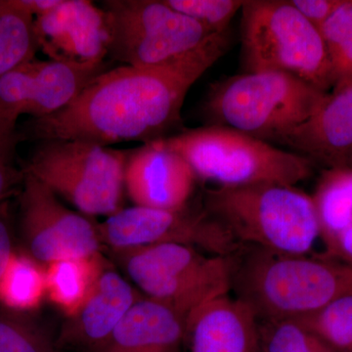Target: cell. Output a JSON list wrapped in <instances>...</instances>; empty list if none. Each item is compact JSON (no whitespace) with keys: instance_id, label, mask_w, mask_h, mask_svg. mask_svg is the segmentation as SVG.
I'll list each match as a JSON object with an SVG mask.
<instances>
[{"instance_id":"obj_1","label":"cell","mask_w":352,"mask_h":352,"mask_svg":"<svg viewBox=\"0 0 352 352\" xmlns=\"http://www.w3.org/2000/svg\"><path fill=\"white\" fill-rule=\"evenodd\" d=\"M203 64L122 66L95 76L59 112L19 126L25 140L73 139L110 146L149 144L182 122L185 97L208 69Z\"/></svg>"},{"instance_id":"obj_2","label":"cell","mask_w":352,"mask_h":352,"mask_svg":"<svg viewBox=\"0 0 352 352\" xmlns=\"http://www.w3.org/2000/svg\"><path fill=\"white\" fill-rule=\"evenodd\" d=\"M252 248L235 256L232 288L258 320H298L352 293V267L346 263Z\"/></svg>"},{"instance_id":"obj_3","label":"cell","mask_w":352,"mask_h":352,"mask_svg":"<svg viewBox=\"0 0 352 352\" xmlns=\"http://www.w3.org/2000/svg\"><path fill=\"white\" fill-rule=\"evenodd\" d=\"M102 8L110 21L108 57L124 66L199 63L210 68L230 44L228 32L208 31L166 0H107Z\"/></svg>"},{"instance_id":"obj_4","label":"cell","mask_w":352,"mask_h":352,"mask_svg":"<svg viewBox=\"0 0 352 352\" xmlns=\"http://www.w3.org/2000/svg\"><path fill=\"white\" fill-rule=\"evenodd\" d=\"M205 210L243 245L307 256L320 237L312 197L296 186L217 187L206 192Z\"/></svg>"},{"instance_id":"obj_5","label":"cell","mask_w":352,"mask_h":352,"mask_svg":"<svg viewBox=\"0 0 352 352\" xmlns=\"http://www.w3.org/2000/svg\"><path fill=\"white\" fill-rule=\"evenodd\" d=\"M327 94L288 74L244 73L210 85L203 113L208 126L230 127L268 143H281L311 117Z\"/></svg>"},{"instance_id":"obj_6","label":"cell","mask_w":352,"mask_h":352,"mask_svg":"<svg viewBox=\"0 0 352 352\" xmlns=\"http://www.w3.org/2000/svg\"><path fill=\"white\" fill-rule=\"evenodd\" d=\"M152 143L180 155L197 178L217 187L259 183L296 186L314 171V164L307 157L230 127L207 124Z\"/></svg>"},{"instance_id":"obj_7","label":"cell","mask_w":352,"mask_h":352,"mask_svg":"<svg viewBox=\"0 0 352 352\" xmlns=\"http://www.w3.org/2000/svg\"><path fill=\"white\" fill-rule=\"evenodd\" d=\"M241 63L244 73L279 72L323 91L333 88L320 32L289 0H247L242 8Z\"/></svg>"},{"instance_id":"obj_8","label":"cell","mask_w":352,"mask_h":352,"mask_svg":"<svg viewBox=\"0 0 352 352\" xmlns=\"http://www.w3.org/2000/svg\"><path fill=\"white\" fill-rule=\"evenodd\" d=\"M129 152L73 139L39 141L23 170L87 217L122 208Z\"/></svg>"},{"instance_id":"obj_9","label":"cell","mask_w":352,"mask_h":352,"mask_svg":"<svg viewBox=\"0 0 352 352\" xmlns=\"http://www.w3.org/2000/svg\"><path fill=\"white\" fill-rule=\"evenodd\" d=\"M126 276L146 298L183 319L232 288L235 256H206L191 245L157 244L115 252Z\"/></svg>"},{"instance_id":"obj_10","label":"cell","mask_w":352,"mask_h":352,"mask_svg":"<svg viewBox=\"0 0 352 352\" xmlns=\"http://www.w3.org/2000/svg\"><path fill=\"white\" fill-rule=\"evenodd\" d=\"M97 228L102 244L113 252L173 243L191 245L212 256H232L243 248L205 208L192 212L187 207L166 210L134 206L120 208L97 224Z\"/></svg>"},{"instance_id":"obj_11","label":"cell","mask_w":352,"mask_h":352,"mask_svg":"<svg viewBox=\"0 0 352 352\" xmlns=\"http://www.w3.org/2000/svg\"><path fill=\"white\" fill-rule=\"evenodd\" d=\"M20 228L27 254L41 265L100 254L97 224L69 210L36 177L25 173L20 194Z\"/></svg>"},{"instance_id":"obj_12","label":"cell","mask_w":352,"mask_h":352,"mask_svg":"<svg viewBox=\"0 0 352 352\" xmlns=\"http://www.w3.org/2000/svg\"><path fill=\"white\" fill-rule=\"evenodd\" d=\"M108 64L78 65L36 58L0 78V115L41 119L69 105Z\"/></svg>"},{"instance_id":"obj_13","label":"cell","mask_w":352,"mask_h":352,"mask_svg":"<svg viewBox=\"0 0 352 352\" xmlns=\"http://www.w3.org/2000/svg\"><path fill=\"white\" fill-rule=\"evenodd\" d=\"M34 31L39 50L50 60L88 65L108 57V14L89 0H63L52 12L34 18Z\"/></svg>"},{"instance_id":"obj_14","label":"cell","mask_w":352,"mask_h":352,"mask_svg":"<svg viewBox=\"0 0 352 352\" xmlns=\"http://www.w3.org/2000/svg\"><path fill=\"white\" fill-rule=\"evenodd\" d=\"M197 176L180 155L149 143L129 152L124 189L139 207L179 210L187 207Z\"/></svg>"},{"instance_id":"obj_15","label":"cell","mask_w":352,"mask_h":352,"mask_svg":"<svg viewBox=\"0 0 352 352\" xmlns=\"http://www.w3.org/2000/svg\"><path fill=\"white\" fill-rule=\"evenodd\" d=\"M141 298L129 280L104 263L89 296L62 328L57 346L102 352L120 322Z\"/></svg>"},{"instance_id":"obj_16","label":"cell","mask_w":352,"mask_h":352,"mask_svg":"<svg viewBox=\"0 0 352 352\" xmlns=\"http://www.w3.org/2000/svg\"><path fill=\"white\" fill-rule=\"evenodd\" d=\"M280 144L327 168L347 166L352 153V80L328 92L311 117Z\"/></svg>"},{"instance_id":"obj_17","label":"cell","mask_w":352,"mask_h":352,"mask_svg":"<svg viewBox=\"0 0 352 352\" xmlns=\"http://www.w3.org/2000/svg\"><path fill=\"white\" fill-rule=\"evenodd\" d=\"M189 352H258V317L247 303L228 295L203 303L185 319Z\"/></svg>"},{"instance_id":"obj_18","label":"cell","mask_w":352,"mask_h":352,"mask_svg":"<svg viewBox=\"0 0 352 352\" xmlns=\"http://www.w3.org/2000/svg\"><path fill=\"white\" fill-rule=\"evenodd\" d=\"M185 321L163 303L141 298L113 331L102 352H173L184 339Z\"/></svg>"},{"instance_id":"obj_19","label":"cell","mask_w":352,"mask_h":352,"mask_svg":"<svg viewBox=\"0 0 352 352\" xmlns=\"http://www.w3.org/2000/svg\"><path fill=\"white\" fill-rule=\"evenodd\" d=\"M103 264L99 254L61 259L44 266L46 296L67 316H73L89 296Z\"/></svg>"},{"instance_id":"obj_20","label":"cell","mask_w":352,"mask_h":352,"mask_svg":"<svg viewBox=\"0 0 352 352\" xmlns=\"http://www.w3.org/2000/svg\"><path fill=\"white\" fill-rule=\"evenodd\" d=\"M311 197L320 238L327 247L346 230L352 219V168H327Z\"/></svg>"},{"instance_id":"obj_21","label":"cell","mask_w":352,"mask_h":352,"mask_svg":"<svg viewBox=\"0 0 352 352\" xmlns=\"http://www.w3.org/2000/svg\"><path fill=\"white\" fill-rule=\"evenodd\" d=\"M45 296L44 266L28 254L14 252L0 278V305L22 314L36 309Z\"/></svg>"},{"instance_id":"obj_22","label":"cell","mask_w":352,"mask_h":352,"mask_svg":"<svg viewBox=\"0 0 352 352\" xmlns=\"http://www.w3.org/2000/svg\"><path fill=\"white\" fill-rule=\"evenodd\" d=\"M34 17L15 0H0V78L36 58Z\"/></svg>"},{"instance_id":"obj_23","label":"cell","mask_w":352,"mask_h":352,"mask_svg":"<svg viewBox=\"0 0 352 352\" xmlns=\"http://www.w3.org/2000/svg\"><path fill=\"white\" fill-rule=\"evenodd\" d=\"M330 352H352V293L295 320Z\"/></svg>"},{"instance_id":"obj_24","label":"cell","mask_w":352,"mask_h":352,"mask_svg":"<svg viewBox=\"0 0 352 352\" xmlns=\"http://www.w3.org/2000/svg\"><path fill=\"white\" fill-rule=\"evenodd\" d=\"M319 32L327 50L333 89L352 80V0H342Z\"/></svg>"},{"instance_id":"obj_25","label":"cell","mask_w":352,"mask_h":352,"mask_svg":"<svg viewBox=\"0 0 352 352\" xmlns=\"http://www.w3.org/2000/svg\"><path fill=\"white\" fill-rule=\"evenodd\" d=\"M259 347L264 352H330L295 320L259 324Z\"/></svg>"},{"instance_id":"obj_26","label":"cell","mask_w":352,"mask_h":352,"mask_svg":"<svg viewBox=\"0 0 352 352\" xmlns=\"http://www.w3.org/2000/svg\"><path fill=\"white\" fill-rule=\"evenodd\" d=\"M0 352H56L38 326L16 314H0Z\"/></svg>"},{"instance_id":"obj_27","label":"cell","mask_w":352,"mask_h":352,"mask_svg":"<svg viewBox=\"0 0 352 352\" xmlns=\"http://www.w3.org/2000/svg\"><path fill=\"white\" fill-rule=\"evenodd\" d=\"M178 12L189 16L214 34H226L244 0H166Z\"/></svg>"},{"instance_id":"obj_28","label":"cell","mask_w":352,"mask_h":352,"mask_svg":"<svg viewBox=\"0 0 352 352\" xmlns=\"http://www.w3.org/2000/svg\"><path fill=\"white\" fill-rule=\"evenodd\" d=\"M22 141L18 120L0 115V203L11 200L24 182V170L16 166L17 147Z\"/></svg>"},{"instance_id":"obj_29","label":"cell","mask_w":352,"mask_h":352,"mask_svg":"<svg viewBox=\"0 0 352 352\" xmlns=\"http://www.w3.org/2000/svg\"><path fill=\"white\" fill-rule=\"evenodd\" d=\"M342 0H291V4L317 29H320Z\"/></svg>"},{"instance_id":"obj_30","label":"cell","mask_w":352,"mask_h":352,"mask_svg":"<svg viewBox=\"0 0 352 352\" xmlns=\"http://www.w3.org/2000/svg\"><path fill=\"white\" fill-rule=\"evenodd\" d=\"M13 217L11 200L0 203V278L12 258Z\"/></svg>"},{"instance_id":"obj_31","label":"cell","mask_w":352,"mask_h":352,"mask_svg":"<svg viewBox=\"0 0 352 352\" xmlns=\"http://www.w3.org/2000/svg\"><path fill=\"white\" fill-rule=\"evenodd\" d=\"M323 256L346 263L352 267V219L346 230L325 247Z\"/></svg>"},{"instance_id":"obj_32","label":"cell","mask_w":352,"mask_h":352,"mask_svg":"<svg viewBox=\"0 0 352 352\" xmlns=\"http://www.w3.org/2000/svg\"><path fill=\"white\" fill-rule=\"evenodd\" d=\"M63 0H15L16 3L34 18L52 12Z\"/></svg>"},{"instance_id":"obj_33","label":"cell","mask_w":352,"mask_h":352,"mask_svg":"<svg viewBox=\"0 0 352 352\" xmlns=\"http://www.w3.org/2000/svg\"><path fill=\"white\" fill-rule=\"evenodd\" d=\"M347 166H351V168H352V153L351 157H349V164H347Z\"/></svg>"}]
</instances>
